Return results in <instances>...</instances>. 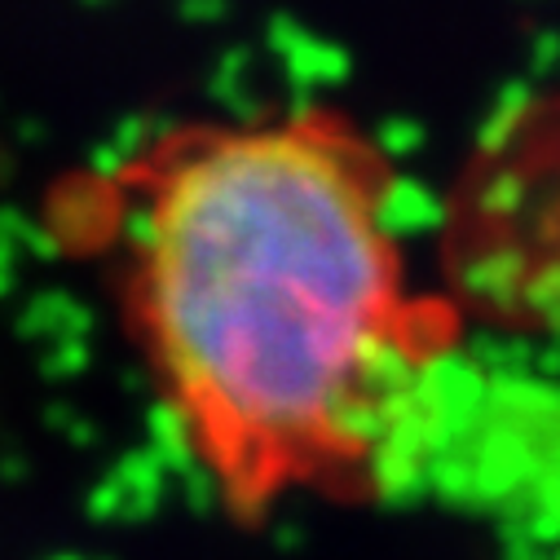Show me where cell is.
Wrapping results in <instances>:
<instances>
[{
    "label": "cell",
    "instance_id": "obj_1",
    "mask_svg": "<svg viewBox=\"0 0 560 560\" xmlns=\"http://www.w3.org/2000/svg\"><path fill=\"white\" fill-rule=\"evenodd\" d=\"M393 195L331 106L177 124L75 195L173 433L238 521L384 490L429 446L455 318L410 292Z\"/></svg>",
    "mask_w": 560,
    "mask_h": 560
},
{
    "label": "cell",
    "instance_id": "obj_2",
    "mask_svg": "<svg viewBox=\"0 0 560 560\" xmlns=\"http://www.w3.org/2000/svg\"><path fill=\"white\" fill-rule=\"evenodd\" d=\"M521 410L534 419L542 438H551V442H521V451L534 459V472L521 481H529V494L538 503V529L551 538V560H560V397L529 401Z\"/></svg>",
    "mask_w": 560,
    "mask_h": 560
}]
</instances>
